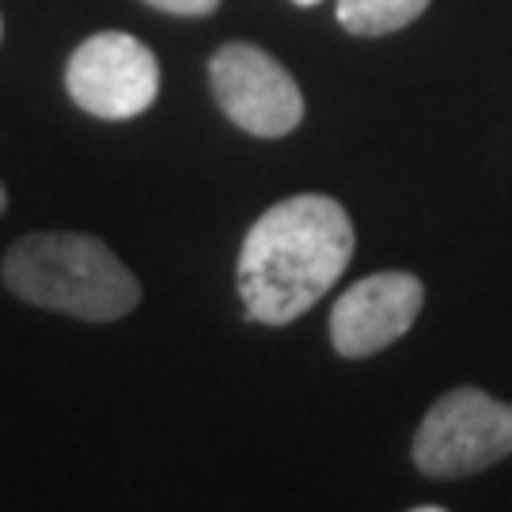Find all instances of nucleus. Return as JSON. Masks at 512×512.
Wrapping results in <instances>:
<instances>
[{
    "label": "nucleus",
    "instance_id": "39448f33",
    "mask_svg": "<svg viewBox=\"0 0 512 512\" xmlns=\"http://www.w3.org/2000/svg\"><path fill=\"white\" fill-rule=\"evenodd\" d=\"M220 110L251 137H285L304 122V95L293 73L251 42H228L209 61Z\"/></svg>",
    "mask_w": 512,
    "mask_h": 512
},
{
    "label": "nucleus",
    "instance_id": "9d476101",
    "mask_svg": "<svg viewBox=\"0 0 512 512\" xmlns=\"http://www.w3.org/2000/svg\"><path fill=\"white\" fill-rule=\"evenodd\" d=\"M293 4H300V8H311V4H319V0H293Z\"/></svg>",
    "mask_w": 512,
    "mask_h": 512
},
{
    "label": "nucleus",
    "instance_id": "20e7f679",
    "mask_svg": "<svg viewBox=\"0 0 512 512\" xmlns=\"http://www.w3.org/2000/svg\"><path fill=\"white\" fill-rule=\"evenodd\" d=\"M65 88L80 110L107 122L145 114L160 95V61L141 38L103 31L84 38L69 57Z\"/></svg>",
    "mask_w": 512,
    "mask_h": 512
},
{
    "label": "nucleus",
    "instance_id": "1a4fd4ad",
    "mask_svg": "<svg viewBox=\"0 0 512 512\" xmlns=\"http://www.w3.org/2000/svg\"><path fill=\"white\" fill-rule=\"evenodd\" d=\"M4 205H8V194H4V186H0V213H4Z\"/></svg>",
    "mask_w": 512,
    "mask_h": 512
},
{
    "label": "nucleus",
    "instance_id": "9b49d317",
    "mask_svg": "<svg viewBox=\"0 0 512 512\" xmlns=\"http://www.w3.org/2000/svg\"><path fill=\"white\" fill-rule=\"evenodd\" d=\"M0 31H4V27H0Z\"/></svg>",
    "mask_w": 512,
    "mask_h": 512
},
{
    "label": "nucleus",
    "instance_id": "423d86ee",
    "mask_svg": "<svg viewBox=\"0 0 512 512\" xmlns=\"http://www.w3.org/2000/svg\"><path fill=\"white\" fill-rule=\"evenodd\" d=\"M425 285L406 270L361 277L330 308V342L342 357H372L395 346L418 323Z\"/></svg>",
    "mask_w": 512,
    "mask_h": 512
},
{
    "label": "nucleus",
    "instance_id": "f257e3e1",
    "mask_svg": "<svg viewBox=\"0 0 512 512\" xmlns=\"http://www.w3.org/2000/svg\"><path fill=\"white\" fill-rule=\"evenodd\" d=\"M353 224L327 194H296L251 224L236 281L247 319L285 327L315 308L353 258Z\"/></svg>",
    "mask_w": 512,
    "mask_h": 512
},
{
    "label": "nucleus",
    "instance_id": "0eeeda50",
    "mask_svg": "<svg viewBox=\"0 0 512 512\" xmlns=\"http://www.w3.org/2000/svg\"><path fill=\"white\" fill-rule=\"evenodd\" d=\"M433 0H338V23L357 38L395 35L410 27Z\"/></svg>",
    "mask_w": 512,
    "mask_h": 512
},
{
    "label": "nucleus",
    "instance_id": "f03ea898",
    "mask_svg": "<svg viewBox=\"0 0 512 512\" xmlns=\"http://www.w3.org/2000/svg\"><path fill=\"white\" fill-rule=\"evenodd\" d=\"M4 285L38 308L88 323L122 319L141 304V281L103 239L76 232H35L8 247Z\"/></svg>",
    "mask_w": 512,
    "mask_h": 512
},
{
    "label": "nucleus",
    "instance_id": "6e6552de",
    "mask_svg": "<svg viewBox=\"0 0 512 512\" xmlns=\"http://www.w3.org/2000/svg\"><path fill=\"white\" fill-rule=\"evenodd\" d=\"M145 4L167 16H209L220 8V0H145Z\"/></svg>",
    "mask_w": 512,
    "mask_h": 512
},
{
    "label": "nucleus",
    "instance_id": "7ed1b4c3",
    "mask_svg": "<svg viewBox=\"0 0 512 512\" xmlns=\"http://www.w3.org/2000/svg\"><path fill=\"white\" fill-rule=\"evenodd\" d=\"M512 456V406L456 387L429 406L414 433V463L429 478H463Z\"/></svg>",
    "mask_w": 512,
    "mask_h": 512
}]
</instances>
